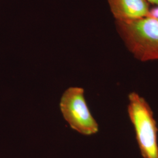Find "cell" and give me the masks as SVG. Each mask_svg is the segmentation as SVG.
<instances>
[{
	"label": "cell",
	"instance_id": "cell-1",
	"mask_svg": "<svg viewBox=\"0 0 158 158\" xmlns=\"http://www.w3.org/2000/svg\"><path fill=\"white\" fill-rule=\"evenodd\" d=\"M119 33L139 61L158 60V17L152 15L129 22H117Z\"/></svg>",
	"mask_w": 158,
	"mask_h": 158
},
{
	"label": "cell",
	"instance_id": "cell-3",
	"mask_svg": "<svg viewBox=\"0 0 158 158\" xmlns=\"http://www.w3.org/2000/svg\"><path fill=\"white\" fill-rule=\"evenodd\" d=\"M59 106L63 118L73 130L85 136L98 132L99 126L88 107L83 88H68L62 96Z\"/></svg>",
	"mask_w": 158,
	"mask_h": 158
},
{
	"label": "cell",
	"instance_id": "cell-5",
	"mask_svg": "<svg viewBox=\"0 0 158 158\" xmlns=\"http://www.w3.org/2000/svg\"><path fill=\"white\" fill-rule=\"evenodd\" d=\"M148 1H149L151 3H153L154 4H156V5H158V0H148Z\"/></svg>",
	"mask_w": 158,
	"mask_h": 158
},
{
	"label": "cell",
	"instance_id": "cell-2",
	"mask_svg": "<svg viewBox=\"0 0 158 158\" xmlns=\"http://www.w3.org/2000/svg\"><path fill=\"white\" fill-rule=\"evenodd\" d=\"M127 113L142 158H158V128L152 109L135 91L128 95Z\"/></svg>",
	"mask_w": 158,
	"mask_h": 158
},
{
	"label": "cell",
	"instance_id": "cell-4",
	"mask_svg": "<svg viewBox=\"0 0 158 158\" xmlns=\"http://www.w3.org/2000/svg\"><path fill=\"white\" fill-rule=\"evenodd\" d=\"M116 22H129L151 15L147 0H108Z\"/></svg>",
	"mask_w": 158,
	"mask_h": 158
}]
</instances>
